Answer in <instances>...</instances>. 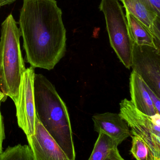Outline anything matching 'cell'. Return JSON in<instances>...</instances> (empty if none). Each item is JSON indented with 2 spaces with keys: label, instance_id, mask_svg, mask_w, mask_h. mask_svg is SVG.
Listing matches in <instances>:
<instances>
[{
  "label": "cell",
  "instance_id": "obj_1",
  "mask_svg": "<svg viewBox=\"0 0 160 160\" xmlns=\"http://www.w3.org/2000/svg\"><path fill=\"white\" fill-rule=\"evenodd\" d=\"M19 25L26 62L48 70L64 57L66 30L55 0H23Z\"/></svg>",
  "mask_w": 160,
  "mask_h": 160
},
{
  "label": "cell",
  "instance_id": "obj_2",
  "mask_svg": "<svg viewBox=\"0 0 160 160\" xmlns=\"http://www.w3.org/2000/svg\"><path fill=\"white\" fill-rule=\"evenodd\" d=\"M34 94L39 121L70 160L76 159L70 118L54 85L42 74H35Z\"/></svg>",
  "mask_w": 160,
  "mask_h": 160
},
{
  "label": "cell",
  "instance_id": "obj_3",
  "mask_svg": "<svg viewBox=\"0 0 160 160\" xmlns=\"http://www.w3.org/2000/svg\"><path fill=\"white\" fill-rule=\"evenodd\" d=\"M19 28L12 14L1 25L0 38V89L18 102L22 77L26 70L20 44Z\"/></svg>",
  "mask_w": 160,
  "mask_h": 160
},
{
  "label": "cell",
  "instance_id": "obj_4",
  "mask_svg": "<svg viewBox=\"0 0 160 160\" xmlns=\"http://www.w3.org/2000/svg\"><path fill=\"white\" fill-rule=\"evenodd\" d=\"M99 8L105 17L111 46L120 62L129 69L132 64L133 43L122 7L118 0H101Z\"/></svg>",
  "mask_w": 160,
  "mask_h": 160
},
{
  "label": "cell",
  "instance_id": "obj_5",
  "mask_svg": "<svg viewBox=\"0 0 160 160\" xmlns=\"http://www.w3.org/2000/svg\"><path fill=\"white\" fill-rule=\"evenodd\" d=\"M119 114L130 128L131 135L142 140L151 148L155 158L160 160V114H145L126 98L120 103Z\"/></svg>",
  "mask_w": 160,
  "mask_h": 160
},
{
  "label": "cell",
  "instance_id": "obj_6",
  "mask_svg": "<svg viewBox=\"0 0 160 160\" xmlns=\"http://www.w3.org/2000/svg\"><path fill=\"white\" fill-rule=\"evenodd\" d=\"M131 67L160 98V50L133 44Z\"/></svg>",
  "mask_w": 160,
  "mask_h": 160
},
{
  "label": "cell",
  "instance_id": "obj_7",
  "mask_svg": "<svg viewBox=\"0 0 160 160\" xmlns=\"http://www.w3.org/2000/svg\"><path fill=\"white\" fill-rule=\"evenodd\" d=\"M34 68L30 67L24 71L20 85L16 116L19 127L27 136L34 135L35 131L36 114L34 94Z\"/></svg>",
  "mask_w": 160,
  "mask_h": 160
},
{
  "label": "cell",
  "instance_id": "obj_8",
  "mask_svg": "<svg viewBox=\"0 0 160 160\" xmlns=\"http://www.w3.org/2000/svg\"><path fill=\"white\" fill-rule=\"evenodd\" d=\"M26 137L34 160H70L37 118L34 134Z\"/></svg>",
  "mask_w": 160,
  "mask_h": 160
},
{
  "label": "cell",
  "instance_id": "obj_9",
  "mask_svg": "<svg viewBox=\"0 0 160 160\" xmlns=\"http://www.w3.org/2000/svg\"><path fill=\"white\" fill-rule=\"evenodd\" d=\"M94 130L110 136L119 146L131 136L129 127L120 115L114 113L95 114L92 117Z\"/></svg>",
  "mask_w": 160,
  "mask_h": 160
},
{
  "label": "cell",
  "instance_id": "obj_10",
  "mask_svg": "<svg viewBox=\"0 0 160 160\" xmlns=\"http://www.w3.org/2000/svg\"><path fill=\"white\" fill-rule=\"evenodd\" d=\"M147 86L142 79L132 71L130 78V91L131 102L140 112L147 115L158 113L147 90Z\"/></svg>",
  "mask_w": 160,
  "mask_h": 160
},
{
  "label": "cell",
  "instance_id": "obj_11",
  "mask_svg": "<svg viewBox=\"0 0 160 160\" xmlns=\"http://www.w3.org/2000/svg\"><path fill=\"white\" fill-rule=\"evenodd\" d=\"M126 10L142 22L160 41V17L148 9L139 0H120Z\"/></svg>",
  "mask_w": 160,
  "mask_h": 160
},
{
  "label": "cell",
  "instance_id": "obj_12",
  "mask_svg": "<svg viewBox=\"0 0 160 160\" xmlns=\"http://www.w3.org/2000/svg\"><path fill=\"white\" fill-rule=\"evenodd\" d=\"M126 11L129 31L133 44L150 46L160 50V41L138 19L128 11Z\"/></svg>",
  "mask_w": 160,
  "mask_h": 160
},
{
  "label": "cell",
  "instance_id": "obj_13",
  "mask_svg": "<svg viewBox=\"0 0 160 160\" xmlns=\"http://www.w3.org/2000/svg\"><path fill=\"white\" fill-rule=\"evenodd\" d=\"M116 146H118L110 136L103 132H100L88 160H104L110 150Z\"/></svg>",
  "mask_w": 160,
  "mask_h": 160
},
{
  "label": "cell",
  "instance_id": "obj_14",
  "mask_svg": "<svg viewBox=\"0 0 160 160\" xmlns=\"http://www.w3.org/2000/svg\"><path fill=\"white\" fill-rule=\"evenodd\" d=\"M0 160H34V159L29 145L18 144L8 147L2 152Z\"/></svg>",
  "mask_w": 160,
  "mask_h": 160
},
{
  "label": "cell",
  "instance_id": "obj_15",
  "mask_svg": "<svg viewBox=\"0 0 160 160\" xmlns=\"http://www.w3.org/2000/svg\"><path fill=\"white\" fill-rule=\"evenodd\" d=\"M132 138L130 153L137 160H160L157 159L151 148L138 136L131 135Z\"/></svg>",
  "mask_w": 160,
  "mask_h": 160
},
{
  "label": "cell",
  "instance_id": "obj_16",
  "mask_svg": "<svg viewBox=\"0 0 160 160\" xmlns=\"http://www.w3.org/2000/svg\"><path fill=\"white\" fill-rule=\"evenodd\" d=\"M148 9L160 17V0H139Z\"/></svg>",
  "mask_w": 160,
  "mask_h": 160
},
{
  "label": "cell",
  "instance_id": "obj_17",
  "mask_svg": "<svg viewBox=\"0 0 160 160\" xmlns=\"http://www.w3.org/2000/svg\"><path fill=\"white\" fill-rule=\"evenodd\" d=\"M117 147H115L111 149L104 160H125L120 155Z\"/></svg>",
  "mask_w": 160,
  "mask_h": 160
},
{
  "label": "cell",
  "instance_id": "obj_18",
  "mask_svg": "<svg viewBox=\"0 0 160 160\" xmlns=\"http://www.w3.org/2000/svg\"><path fill=\"white\" fill-rule=\"evenodd\" d=\"M1 102H0V155L3 152L2 147L4 139H5L4 125L3 117L1 112Z\"/></svg>",
  "mask_w": 160,
  "mask_h": 160
},
{
  "label": "cell",
  "instance_id": "obj_19",
  "mask_svg": "<svg viewBox=\"0 0 160 160\" xmlns=\"http://www.w3.org/2000/svg\"><path fill=\"white\" fill-rule=\"evenodd\" d=\"M16 0H0V6L10 4L16 1Z\"/></svg>",
  "mask_w": 160,
  "mask_h": 160
},
{
  "label": "cell",
  "instance_id": "obj_20",
  "mask_svg": "<svg viewBox=\"0 0 160 160\" xmlns=\"http://www.w3.org/2000/svg\"><path fill=\"white\" fill-rule=\"evenodd\" d=\"M7 97L3 93L1 89H0V102H4L6 99Z\"/></svg>",
  "mask_w": 160,
  "mask_h": 160
},
{
  "label": "cell",
  "instance_id": "obj_21",
  "mask_svg": "<svg viewBox=\"0 0 160 160\" xmlns=\"http://www.w3.org/2000/svg\"><path fill=\"white\" fill-rule=\"evenodd\" d=\"M0 8H1V6H0Z\"/></svg>",
  "mask_w": 160,
  "mask_h": 160
}]
</instances>
